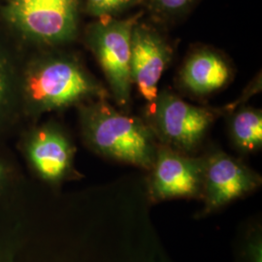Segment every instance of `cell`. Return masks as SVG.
Listing matches in <instances>:
<instances>
[{
  "label": "cell",
  "instance_id": "obj_1",
  "mask_svg": "<svg viewBox=\"0 0 262 262\" xmlns=\"http://www.w3.org/2000/svg\"><path fill=\"white\" fill-rule=\"evenodd\" d=\"M81 122L85 140L97 152L140 168L152 167L159 145L146 121L99 99L82 108Z\"/></svg>",
  "mask_w": 262,
  "mask_h": 262
},
{
  "label": "cell",
  "instance_id": "obj_2",
  "mask_svg": "<svg viewBox=\"0 0 262 262\" xmlns=\"http://www.w3.org/2000/svg\"><path fill=\"white\" fill-rule=\"evenodd\" d=\"M26 94L35 110L45 112L71 105L107 99L108 92L75 60L48 57L28 72Z\"/></svg>",
  "mask_w": 262,
  "mask_h": 262
},
{
  "label": "cell",
  "instance_id": "obj_3",
  "mask_svg": "<svg viewBox=\"0 0 262 262\" xmlns=\"http://www.w3.org/2000/svg\"><path fill=\"white\" fill-rule=\"evenodd\" d=\"M223 113L220 108L187 103L178 95L164 90L149 104L146 122L162 145L188 154L201 144Z\"/></svg>",
  "mask_w": 262,
  "mask_h": 262
},
{
  "label": "cell",
  "instance_id": "obj_4",
  "mask_svg": "<svg viewBox=\"0 0 262 262\" xmlns=\"http://www.w3.org/2000/svg\"><path fill=\"white\" fill-rule=\"evenodd\" d=\"M100 19L91 26L88 44L104 72L112 97L126 109L130 102V40L132 28L140 19Z\"/></svg>",
  "mask_w": 262,
  "mask_h": 262
},
{
  "label": "cell",
  "instance_id": "obj_5",
  "mask_svg": "<svg viewBox=\"0 0 262 262\" xmlns=\"http://www.w3.org/2000/svg\"><path fill=\"white\" fill-rule=\"evenodd\" d=\"M10 21L26 36L45 44L75 37L78 0H10Z\"/></svg>",
  "mask_w": 262,
  "mask_h": 262
},
{
  "label": "cell",
  "instance_id": "obj_6",
  "mask_svg": "<svg viewBox=\"0 0 262 262\" xmlns=\"http://www.w3.org/2000/svg\"><path fill=\"white\" fill-rule=\"evenodd\" d=\"M205 159L159 145L150 169L149 192L154 200L195 197L202 193Z\"/></svg>",
  "mask_w": 262,
  "mask_h": 262
},
{
  "label": "cell",
  "instance_id": "obj_7",
  "mask_svg": "<svg viewBox=\"0 0 262 262\" xmlns=\"http://www.w3.org/2000/svg\"><path fill=\"white\" fill-rule=\"evenodd\" d=\"M172 56L170 43L156 28L139 20L135 24L131 32V82L149 104L159 94V80Z\"/></svg>",
  "mask_w": 262,
  "mask_h": 262
},
{
  "label": "cell",
  "instance_id": "obj_8",
  "mask_svg": "<svg viewBox=\"0 0 262 262\" xmlns=\"http://www.w3.org/2000/svg\"><path fill=\"white\" fill-rule=\"evenodd\" d=\"M260 177L242 162L217 151L205 158L202 194L206 212L225 206L260 185Z\"/></svg>",
  "mask_w": 262,
  "mask_h": 262
},
{
  "label": "cell",
  "instance_id": "obj_9",
  "mask_svg": "<svg viewBox=\"0 0 262 262\" xmlns=\"http://www.w3.org/2000/svg\"><path fill=\"white\" fill-rule=\"evenodd\" d=\"M232 77V68L225 56L212 48L193 51L179 73L184 90L196 96H206L225 88Z\"/></svg>",
  "mask_w": 262,
  "mask_h": 262
},
{
  "label": "cell",
  "instance_id": "obj_10",
  "mask_svg": "<svg viewBox=\"0 0 262 262\" xmlns=\"http://www.w3.org/2000/svg\"><path fill=\"white\" fill-rule=\"evenodd\" d=\"M73 148L62 131L55 126L39 128L28 147L29 160L41 178L58 182L71 170Z\"/></svg>",
  "mask_w": 262,
  "mask_h": 262
},
{
  "label": "cell",
  "instance_id": "obj_11",
  "mask_svg": "<svg viewBox=\"0 0 262 262\" xmlns=\"http://www.w3.org/2000/svg\"><path fill=\"white\" fill-rule=\"evenodd\" d=\"M230 134L236 147L244 151L261 148L262 113L252 107H241L230 120Z\"/></svg>",
  "mask_w": 262,
  "mask_h": 262
},
{
  "label": "cell",
  "instance_id": "obj_12",
  "mask_svg": "<svg viewBox=\"0 0 262 262\" xmlns=\"http://www.w3.org/2000/svg\"><path fill=\"white\" fill-rule=\"evenodd\" d=\"M86 8L94 17L99 19L113 18L140 3L143 0H85Z\"/></svg>",
  "mask_w": 262,
  "mask_h": 262
},
{
  "label": "cell",
  "instance_id": "obj_13",
  "mask_svg": "<svg viewBox=\"0 0 262 262\" xmlns=\"http://www.w3.org/2000/svg\"><path fill=\"white\" fill-rule=\"evenodd\" d=\"M150 9L161 16H174L185 11L194 0H147Z\"/></svg>",
  "mask_w": 262,
  "mask_h": 262
},
{
  "label": "cell",
  "instance_id": "obj_14",
  "mask_svg": "<svg viewBox=\"0 0 262 262\" xmlns=\"http://www.w3.org/2000/svg\"><path fill=\"white\" fill-rule=\"evenodd\" d=\"M261 239L257 235L247 246L246 262H261Z\"/></svg>",
  "mask_w": 262,
  "mask_h": 262
},
{
  "label": "cell",
  "instance_id": "obj_15",
  "mask_svg": "<svg viewBox=\"0 0 262 262\" xmlns=\"http://www.w3.org/2000/svg\"><path fill=\"white\" fill-rule=\"evenodd\" d=\"M9 91V79L7 68L0 58V110L5 103Z\"/></svg>",
  "mask_w": 262,
  "mask_h": 262
},
{
  "label": "cell",
  "instance_id": "obj_16",
  "mask_svg": "<svg viewBox=\"0 0 262 262\" xmlns=\"http://www.w3.org/2000/svg\"><path fill=\"white\" fill-rule=\"evenodd\" d=\"M3 177H4V168H3L2 164L0 163V183H1V181H2Z\"/></svg>",
  "mask_w": 262,
  "mask_h": 262
}]
</instances>
